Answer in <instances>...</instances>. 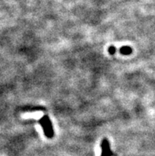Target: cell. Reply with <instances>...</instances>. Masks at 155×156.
Returning <instances> with one entry per match:
<instances>
[{
	"label": "cell",
	"mask_w": 155,
	"mask_h": 156,
	"mask_svg": "<svg viewBox=\"0 0 155 156\" xmlns=\"http://www.w3.org/2000/svg\"><path fill=\"white\" fill-rule=\"evenodd\" d=\"M116 48L114 46H111V47L108 48V52H109L110 54H112V55H113V54L116 53Z\"/></svg>",
	"instance_id": "obj_4"
},
{
	"label": "cell",
	"mask_w": 155,
	"mask_h": 156,
	"mask_svg": "<svg viewBox=\"0 0 155 156\" xmlns=\"http://www.w3.org/2000/svg\"><path fill=\"white\" fill-rule=\"evenodd\" d=\"M39 123L40 125H41L45 136L49 139L52 138L54 136V130L52 129V125H51V122L50 121L49 117L46 116V115L44 116L43 117L40 119Z\"/></svg>",
	"instance_id": "obj_1"
},
{
	"label": "cell",
	"mask_w": 155,
	"mask_h": 156,
	"mask_svg": "<svg viewBox=\"0 0 155 156\" xmlns=\"http://www.w3.org/2000/svg\"><path fill=\"white\" fill-rule=\"evenodd\" d=\"M112 151L110 148V144L108 140L104 139L101 142V154L100 156H111Z\"/></svg>",
	"instance_id": "obj_2"
},
{
	"label": "cell",
	"mask_w": 155,
	"mask_h": 156,
	"mask_svg": "<svg viewBox=\"0 0 155 156\" xmlns=\"http://www.w3.org/2000/svg\"><path fill=\"white\" fill-rule=\"evenodd\" d=\"M120 53L123 55H130L132 52V48L129 46H124L120 48Z\"/></svg>",
	"instance_id": "obj_3"
}]
</instances>
